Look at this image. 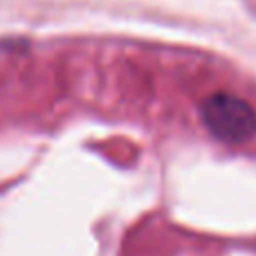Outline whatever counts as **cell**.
Segmentation results:
<instances>
[{"instance_id":"6da1fadb","label":"cell","mask_w":256,"mask_h":256,"mask_svg":"<svg viewBox=\"0 0 256 256\" xmlns=\"http://www.w3.org/2000/svg\"><path fill=\"white\" fill-rule=\"evenodd\" d=\"M204 126L218 140L240 144L256 135V112L248 102L227 92L212 94L202 104Z\"/></svg>"}]
</instances>
